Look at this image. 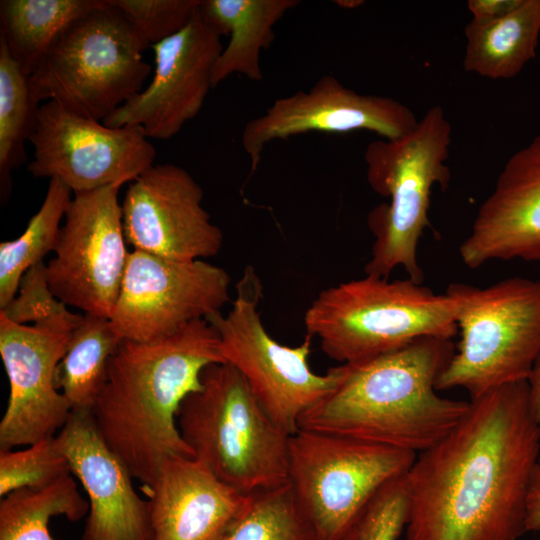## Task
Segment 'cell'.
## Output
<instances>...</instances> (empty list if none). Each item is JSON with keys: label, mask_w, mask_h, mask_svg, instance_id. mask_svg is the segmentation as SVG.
Returning <instances> with one entry per match:
<instances>
[{"label": "cell", "mask_w": 540, "mask_h": 540, "mask_svg": "<svg viewBox=\"0 0 540 540\" xmlns=\"http://www.w3.org/2000/svg\"><path fill=\"white\" fill-rule=\"evenodd\" d=\"M416 456L352 437L298 429L289 438L288 483L317 540H338L384 485L409 471Z\"/></svg>", "instance_id": "obj_9"}, {"label": "cell", "mask_w": 540, "mask_h": 540, "mask_svg": "<svg viewBox=\"0 0 540 540\" xmlns=\"http://www.w3.org/2000/svg\"><path fill=\"white\" fill-rule=\"evenodd\" d=\"M230 284L225 269L202 259L133 250L110 321L121 340L159 339L221 312L231 301Z\"/></svg>", "instance_id": "obj_13"}, {"label": "cell", "mask_w": 540, "mask_h": 540, "mask_svg": "<svg viewBox=\"0 0 540 540\" xmlns=\"http://www.w3.org/2000/svg\"><path fill=\"white\" fill-rule=\"evenodd\" d=\"M29 142L32 176L57 178L73 194L131 182L157 154L142 127H109L55 101L39 106Z\"/></svg>", "instance_id": "obj_12"}, {"label": "cell", "mask_w": 540, "mask_h": 540, "mask_svg": "<svg viewBox=\"0 0 540 540\" xmlns=\"http://www.w3.org/2000/svg\"><path fill=\"white\" fill-rule=\"evenodd\" d=\"M151 44L111 0L72 22L28 77L37 104L55 101L103 121L143 90Z\"/></svg>", "instance_id": "obj_7"}, {"label": "cell", "mask_w": 540, "mask_h": 540, "mask_svg": "<svg viewBox=\"0 0 540 540\" xmlns=\"http://www.w3.org/2000/svg\"><path fill=\"white\" fill-rule=\"evenodd\" d=\"M461 421L406 473L407 540H517L540 427L527 380L472 398Z\"/></svg>", "instance_id": "obj_1"}, {"label": "cell", "mask_w": 540, "mask_h": 540, "mask_svg": "<svg viewBox=\"0 0 540 540\" xmlns=\"http://www.w3.org/2000/svg\"><path fill=\"white\" fill-rule=\"evenodd\" d=\"M120 341L110 319L82 314L55 372V385L72 411H91Z\"/></svg>", "instance_id": "obj_24"}, {"label": "cell", "mask_w": 540, "mask_h": 540, "mask_svg": "<svg viewBox=\"0 0 540 540\" xmlns=\"http://www.w3.org/2000/svg\"><path fill=\"white\" fill-rule=\"evenodd\" d=\"M451 339L424 337L395 351L340 364L333 390L308 409L298 429L352 437L415 454L446 436L470 402L439 395L454 354Z\"/></svg>", "instance_id": "obj_3"}, {"label": "cell", "mask_w": 540, "mask_h": 540, "mask_svg": "<svg viewBox=\"0 0 540 540\" xmlns=\"http://www.w3.org/2000/svg\"><path fill=\"white\" fill-rule=\"evenodd\" d=\"M81 317L66 310L26 325L0 312V355L10 387L0 449L55 437L67 422L72 410L55 385V372Z\"/></svg>", "instance_id": "obj_14"}, {"label": "cell", "mask_w": 540, "mask_h": 540, "mask_svg": "<svg viewBox=\"0 0 540 540\" xmlns=\"http://www.w3.org/2000/svg\"><path fill=\"white\" fill-rule=\"evenodd\" d=\"M101 0H1L0 38L28 77L61 33Z\"/></svg>", "instance_id": "obj_23"}, {"label": "cell", "mask_w": 540, "mask_h": 540, "mask_svg": "<svg viewBox=\"0 0 540 540\" xmlns=\"http://www.w3.org/2000/svg\"><path fill=\"white\" fill-rule=\"evenodd\" d=\"M336 3H339L338 5H340L341 7L351 8L353 6H358V5H360L359 3H363V2H361V1H337Z\"/></svg>", "instance_id": "obj_36"}, {"label": "cell", "mask_w": 540, "mask_h": 540, "mask_svg": "<svg viewBox=\"0 0 540 540\" xmlns=\"http://www.w3.org/2000/svg\"><path fill=\"white\" fill-rule=\"evenodd\" d=\"M221 540H317L289 483L250 495Z\"/></svg>", "instance_id": "obj_28"}, {"label": "cell", "mask_w": 540, "mask_h": 540, "mask_svg": "<svg viewBox=\"0 0 540 540\" xmlns=\"http://www.w3.org/2000/svg\"><path fill=\"white\" fill-rule=\"evenodd\" d=\"M203 198L202 187L184 168L152 165L129 183L121 203L126 242L133 250L175 260L217 255L224 236Z\"/></svg>", "instance_id": "obj_15"}, {"label": "cell", "mask_w": 540, "mask_h": 540, "mask_svg": "<svg viewBox=\"0 0 540 540\" xmlns=\"http://www.w3.org/2000/svg\"><path fill=\"white\" fill-rule=\"evenodd\" d=\"M68 310L50 290L46 264L40 262L23 276L13 300L0 312L18 324L36 323Z\"/></svg>", "instance_id": "obj_32"}, {"label": "cell", "mask_w": 540, "mask_h": 540, "mask_svg": "<svg viewBox=\"0 0 540 540\" xmlns=\"http://www.w3.org/2000/svg\"><path fill=\"white\" fill-rule=\"evenodd\" d=\"M418 119L409 107L390 97L362 95L346 88L336 77L323 75L307 91L276 99L266 111L248 121L241 144L252 175L265 147L308 132H374L384 139L410 132Z\"/></svg>", "instance_id": "obj_17"}, {"label": "cell", "mask_w": 540, "mask_h": 540, "mask_svg": "<svg viewBox=\"0 0 540 540\" xmlns=\"http://www.w3.org/2000/svg\"><path fill=\"white\" fill-rule=\"evenodd\" d=\"M121 184L73 194L55 256L46 264L53 295L67 306L110 319L129 251L118 193Z\"/></svg>", "instance_id": "obj_11"}, {"label": "cell", "mask_w": 540, "mask_h": 540, "mask_svg": "<svg viewBox=\"0 0 540 540\" xmlns=\"http://www.w3.org/2000/svg\"><path fill=\"white\" fill-rule=\"evenodd\" d=\"M72 474L87 494L81 540H151L148 501L99 433L91 411L73 410L55 436Z\"/></svg>", "instance_id": "obj_18"}, {"label": "cell", "mask_w": 540, "mask_h": 540, "mask_svg": "<svg viewBox=\"0 0 540 540\" xmlns=\"http://www.w3.org/2000/svg\"><path fill=\"white\" fill-rule=\"evenodd\" d=\"M152 45L186 27L201 0H111Z\"/></svg>", "instance_id": "obj_31"}, {"label": "cell", "mask_w": 540, "mask_h": 540, "mask_svg": "<svg viewBox=\"0 0 540 540\" xmlns=\"http://www.w3.org/2000/svg\"><path fill=\"white\" fill-rule=\"evenodd\" d=\"M56 438H46L22 450L0 449V496L22 488H41L70 474Z\"/></svg>", "instance_id": "obj_29"}, {"label": "cell", "mask_w": 540, "mask_h": 540, "mask_svg": "<svg viewBox=\"0 0 540 540\" xmlns=\"http://www.w3.org/2000/svg\"><path fill=\"white\" fill-rule=\"evenodd\" d=\"M151 47L155 67L150 83L102 122L140 126L149 139L168 140L202 109L224 47L199 11L180 32Z\"/></svg>", "instance_id": "obj_16"}, {"label": "cell", "mask_w": 540, "mask_h": 540, "mask_svg": "<svg viewBox=\"0 0 540 540\" xmlns=\"http://www.w3.org/2000/svg\"><path fill=\"white\" fill-rule=\"evenodd\" d=\"M177 425L194 458L240 493L288 483L291 435L270 418L229 363L202 371L201 387L180 404Z\"/></svg>", "instance_id": "obj_4"}, {"label": "cell", "mask_w": 540, "mask_h": 540, "mask_svg": "<svg viewBox=\"0 0 540 540\" xmlns=\"http://www.w3.org/2000/svg\"><path fill=\"white\" fill-rule=\"evenodd\" d=\"M525 528L526 532L540 531V462L533 472L528 489Z\"/></svg>", "instance_id": "obj_34"}, {"label": "cell", "mask_w": 540, "mask_h": 540, "mask_svg": "<svg viewBox=\"0 0 540 540\" xmlns=\"http://www.w3.org/2000/svg\"><path fill=\"white\" fill-rule=\"evenodd\" d=\"M527 383L530 408L540 427V355L531 370Z\"/></svg>", "instance_id": "obj_35"}, {"label": "cell", "mask_w": 540, "mask_h": 540, "mask_svg": "<svg viewBox=\"0 0 540 540\" xmlns=\"http://www.w3.org/2000/svg\"><path fill=\"white\" fill-rule=\"evenodd\" d=\"M261 297V281L248 266L236 284L229 312L216 313L207 320L220 337L225 362L241 374L270 418L292 435L298 431L301 416L336 386L340 366L326 374L311 369L313 337L309 334L293 347L272 338L258 310Z\"/></svg>", "instance_id": "obj_10"}, {"label": "cell", "mask_w": 540, "mask_h": 540, "mask_svg": "<svg viewBox=\"0 0 540 540\" xmlns=\"http://www.w3.org/2000/svg\"><path fill=\"white\" fill-rule=\"evenodd\" d=\"M142 490L151 540H221L250 498L185 456L166 459Z\"/></svg>", "instance_id": "obj_20"}, {"label": "cell", "mask_w": 540, "mask_h": 540, "mask_svg": "<svg viewBox=\"0 0 540 540\" xmlns=\"http://www.w3.org/2000/svg\"><path fill=\"white\" fill-rule=\"evenodd\" d=\"M460 340L440 374L438 391L470 398L525 381L540 355V280L510 277L485 288L452 283Z\"/></svg>", "instance_id": "obj_8"}, {"label": "cell", "mask_w": 540, "mask_h": 540, "mask_svg": "<svg viewBox=\"0 0 540 540\" xmlns=\"http://www.w3.org/2000/svg\"><path fill=\"white\" fill-rule=\"evenodd\" d=\"M72 198L68 185L57 178L49 179L44 200L24 232L0 243V310L16 296L24 274L54 252Z\"/></svg>", "instance_id": "obj_26"}, {"label": "cell", "mask_w": 540, "mask_h": 540, "mask_svg": "<svg viewBox=\"0 0 540 540\" xmlns=\"http://www.w3.org/2000/svg\"><path fill=\"white\" fill-rule=\"evenodd\" d=\"M451 125L440 106L428 109L417 125L395 139L371 142L365 151L367 181L390 199L376 206L367 223L374 236L365 275L389 278L402 267L417 283L424 279L417 257L419 239L430 226L428 210L434 185L445 190Z\"/></svg>", "instance_id": "obj_6"}, {"label": "cell", "mask_w": 540, "mask_h": 540, "mask_svg": "<svg viewBox=\"0 0 540 540\" xmlns=\"http://www.w3.org/2000/svg\"><path fill=\"white\" fill-rule=\"evenodd\" d=\"M464 32L465 71L494 80L512 78L536 55L540 0H522L512 12L492 22L471 20Z\"/></svg>", "instance_id": "obj_22"}, {"label": "cell", "mask_w": 540, "mask_h": 540, "mask_svg": "<svg viewBox=\"0 0 540 540\" xmlns=\"http://www.w3.org/2000/svg\"><path fill=\"white\" fill-rule=\"evenodd\" d=\"M226 363L207 319L147 342L123 339L110 358L105 384L91 409L97 429L133 478L149 486L170 457H194L181 437L177 412L201 387L209 365Z\"/></svg>", "instance_id": "obj_2"}, {"label": "cell", "mask_w": 540, "mask_h": 540, "mask_svg": "<svg viewBox=\"0 0 540 540\" xmlns=\"http://www.w3.org/2000/svg\"><path fill=\"white\" fill-rule=\"evenodd\" d=\"M522 0H469L467 7L472 21L488 23L504 17L516 9Z\"/></svg>", "instance_id": "obj_33"}, {"label": "cell", "mask_w": 540, "mask_h": 540, "mask_svg": "<svg viewBox=\"0 0 540 540\" xmlns=\"http://www.w3.org/2000/svg\"><path fill=\"white\" fill-rule=\"evenodd\" d=\"M405 475L384 485L338 540H398L409 515Z\"/></svg>", "instance_id": "obj_30"}, {"label": "cell", "mask_w": 540, "mask_h": 540, "mask_svg": "<svg viewBox=\"0 0 540 540\" xmlns=\"http://www.w3.org/2000/svg\"><path fill=\"white\" fill-rule=\"evenodd\" d=\"M88 510L72 473L41 488L12 491L0 502V540H56L49 531L52 517L75 522Z\"/></svg>", "instance_id": "obj_25"}, {"label": "cell", "mask_w": 540, "mask_h": 540, "mask_svg": "<svg viewBox=\"0 0 540 540\" xmlns=\"http://www.w3.org/2000/svg\"><path fill=\"white\" fill-rule=\"evenodd\" d=\"M39 104L30 95L28 75L0 38V191L2 203L12 188L11 172L26 161L24 143L33 131Z\"/></svg>", "instance_id": "obj_27"}, {"label": "cell", "mask_w": 540, "mask_h": 540, "mask_svg": "<svg viewBox=\"0 0 540 540\" xmlns=\"http://www.w3.org/2000/svg\"><path fill=\"white\" fill-rule=\"evenodd\" d=\"M459 255L471 269L493 260L540 261V135L508 159Z\"/></svg>", "instance_id": "obj_19"}, {"label": "cell", "mask_w": 540, "mask_h": 540, "mask_svg": "<svg viewBox=\"0 0 540 540\" xmlns=\"http://www.w3.org/2000/svg\"><path fill=\"white\" fill-rule=\"evenodd\" d=\"M298 0H201L202 18L221 36L229 35L212 71V88L234 73L261 81L260 54L275 39L274 26Z\"/></svg>", "instance_id": "obj_21"}, {"label": "cell", "mask_w": 540, "mask_h": 540, "mask_svg": "<svg viewBox=\"0 0 540 540\" xmlns=\"http://www.w3.org/2000/svg\"><path fill=\"white\" fill-rule=\"evenodd\" d=\"M458 302L410 278L365 275L322 290L304 314L307 334L341 364L400 349L424 337L458 333Z\"/></svg>", "instance_id": "obj_5"}]
</instances>
